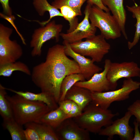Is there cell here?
<instances>
[{
	"label": "cell",
	"instance_id": "cell-1",
	"mask_svg": "<svg viewBox=\"0 0 140 140\" xmlns=\"http://www.w3.org/2000/svg\"><path fill=\"white\" fill-rule=\"evenodd\" d=\"M80 72L77 63L66 54L64 45L57 44L49 48L45 61L33 67L31 76L32 81L41 92L52 96L58 104L64 79Z\"/></svg>",
	"mask_w": 140,
	"mask_h": 140
},
{
	"label": "cell",
	"instance_id": "cell-2",
	"mask_svg": "<svg viewBox=\"0 0 140 140\" xmlns=\"http://www.w3.org/2000/svg\"><path fill=\"white\" fill-rule=\"evenodd\" d=\"M6 97L11 105L14 118L23 126L31 122H37L52 110L44 103L26 99L18 94Z\"/></svg>",
	"mask_w": 140,
	"mask_h": 140
},
{
	"label": "cell",
	"instance_id": "cell-3",
	"mask_svg": "<svg viewBox=\"0 0 140 140\" xmlns=\"http://www.w3.org/2000/svg\"><path fill=\"white\" fill-rule=\"evenodd\" d=\"M117 114H114L108 109H104L92 102L79 116L73 118L79 125L89 132L98 134L103 127L112 123L113 118Z\"/></svg>",
	"mask_w": 140,
	"mask_h": 140
},
{
	"label": "cell",
	"instance_id": "cell-4",
	"mask_svg": "<svg viewBox=\"0 0 140 140\" xmlns=\"http://www.w3.org/2000/svg\"><path fill=\"white\" fill-rule=\"evenodd\" d=\"M101 34L95 35L81 40L70 44L72 49L83 56L89 57L94 62H99L109 52L110 44Z\"/></svg>",
	"mask_w": 140,
	"mask_h": 140
},
{
	"label": "cell",
	"instance_id": "cell-5",
	"mask_svg": "<svg viewBox=\"0 0 140 140\" xmlns=\"http://www.w3.org/2000/svg\"><path fill=\"white\" fill-rule=\"evenodd\" d=\"M89 19L93 26L99 29L100 34L106 39H114L121 37L122 32L119 25L109 12L104 11L93 5L90 9Z\"/></svg>",
	"mask_w": 140,
	"mask_h": 140
},
{
	"label": "cell",
	"instance_id": "cell-6",
	"mask_svg": "<svg viewBox=\"0 0 140 140\" xmlns=\"http://www.w3.org/2000/svg\"><path fill=\"white\" fill-rule=\"evenodd\" d=\"M140 87V82L131 78H127L124 80L121 87L118 89L103 92H91L92 102L103 108L108 109L113 102L128 99L131 93Z\"/></svg>",
	"mask_w": 140,
	"mask_h": 140
},
{
	"label": "cell",
	"instance_id": "cell-7",
	"mask_svg": "<svg viewBox=\"0 0 140 140\" xmlns=\"http://www.w3.org/2000/svg\"><path fill=\"white\" fill-rule=\"evenodd\" d=\"M13 31L0 24V66L17 61L23 54L21 46L16 40L10 39Z\"/></svg>",
	"mask_w": 140,
	"mask_h": 140
},
{
	"label": "cell",
	"instance_id": "cell-8",
	"mask_svg": "<svg viewBox=\"0 0 140 140\" xmlns=\"http://www.w3.org/2000/svg\"><path fill=\"white\" fill-rule=\"evenodd\" d=\"M63 27L61 24H57L55 21H50L45 26L36 29L31 36L30 46L32 48L31 52L32 56H40L44 44L51 39H55L57 42Z\"/></svg>",
	"mask_w": 140,
	"mask_h": 140
},
{
	"label": "cell",
	"instance_id": "cell-9",
	"mask_svg": "<svg viewBox=\"0 0 140 140\" xmlns=\"http://www.w3.org/2000/svg\"><path fill=\"white\" fill-rule=\"evenodd\" d=\"M107 78L111 85V90H115L120 79L140 77V68L133 61L121 63L111 62L108 70Z\"/></svg>",
	"mask_w": 140,
	"mask_h": 140
},
{
	"label": "cell",
	"instance_id": "cell-10",
	"mask_svg": "<svg viewBox=\"0 0 140 140\" xmlns=\"http://www.w3.org/2000/svg\"><path fill=\"white\" fill-rule=\"evenodd\" d=\"M132 116L128 111L122 118H118L110 125L102 129L98 134L100 135L107 136L108 139L111 140L115 135L119 136L123 140H132L134 129L129 125L130 119Z\"/></svg>",
	"mask_w": 140,
	"mask_h": 140
},
{
	"label": "cell",
	"instance_id": "cell-11",
	"mask_svg": "<svg viewBox=\"0 0 140 140\" xmlns=\"http://www.w3.org/2000/svg\"><path fill=\"white\" fill-rule=\"evenodd\" d=\"M93 5L88 0L84 12V18L83 20L79 23L75 30L70 33H60V36L64 40L70 44L95 35L96 27L90 23L89 21V11Z\"/></svg>",
	"mask_w": 140,
	"mask_h": 140
},
{
	"label": "cell",
	"instance_id": "cell-12",
	"mask_svg": "<svg viewBox=\"0 0 140 140\" xmlns=\"http://www.w3.org/2000/svg\"><path fill=\"white\" fill-rule=\"evenodd\" d=\"M54 130L59 140L90 139L89 132L80 127L73 118L64 121Z\"/></svg>",
	"mask_w": 140,
	"mask_h": 140
},
{
	"label": "cell",
	"instance_id": "cell-13",
	"mask_svg": "<svg viewBox=\"0 0 140 140\" xmlns=\"http://www.w3.org/2000/svg\"><path fill=\"white\" fill-rule=\"evenodd\" d=\"M111 62L109 59H106L102 72L95 74L88 80L78 82L74 85L87 89L91 92H103L111 90L110 84L107 76Z\"/></svg>",
	"mask_w": 140,
	"mask_h": 140
},
{
	"label": "cell",
	"instance_id": "cell-14",
	"mask_svg": "<svg viewBox=\"0 0 140 140\" xmlns=\"http://www.w3.org/2000/svg\"><path fill=\"white\" fill-rule=\"evenodd\" d=\"M63 44L66 54L73 58L77 63L80 68V73L86 80H89L94 74L102 70L101 68L95 64L91 59L87 58L74 51L72 48L70 44L67 41L64 40Z\"/></svg>",
	"mask_w": 140,
	"mask_h": 140
},
{
	"label": "cell",
	"instance_id": "cell-15",
	"mask_svg": "<svg viewBox=\"0 0 140 140\" xmlns=\"http://www.w3.org/2000/svg\"><path fill=\"white\" fill-rule=\"evenodd\" d=\"M64 100L74 102L83 111L92 101L91 92L87 89L74 85L67 92Z\"/></svg>",
	"mask_w": 140,
	"mask_h": 140
},
{
	"label": "cell",
	"instance_id": "cell-16",
	"mask_svg": "<svg viewBox=\"0 0 140 140\" xmlns=\"http://www.w3.org/2000/svg\"><path fill=\"white\" fill-rule=\"evenodd\" d=\"M103 4L108 6L120 26L121 32L125 39L128 37L125 29L126 14L123 5V0H102Z\"/></svg>",
	"mask_w": 140,
	"mask_h": 140
},
{
	"label": "cell",
	"instance_id": "cell-17",
	"mask_svg": "<svg viewBox=\"0 0 140 140\" xmlns=\"http://www.w3.org/2000/svg\"><path fill=\"white\" fill-rule=\"evenodd\" d=\"M6 90L18 94L29 100L43 102L46 104L52 110L55 109L58 107V104L54 98L48 94L42 92L35 93L28 91H17L13 89L6 88Z\"/></svg>",
	"mask_w": 140,
	"mask_h": 140
},
{
	"label": "cell",
	"instance_id": "cell-18",
	"mask_svg": "<svg viewBox=\"0 0 140 140\" xmlns=\"http://www.w3.org/2000/svg\"><path fill=\"white\" fill-rule=\"evenodd\" d=\"M32 4L35 10L40 16H43L46 11L49 13L50 17L47 20L42 22L36 21L41 26L45 25L50 22L53 18L55 17H63V15L58 9L49 4L47 0H33Z\"/></svg>",
	"mask_w": 140,
	"mask_h": 140
},
{
	"label": "cell",
	"instance_id": "cell-19",
	"mask_svg": "<svg viewBox=\"0 0 140 140\" xmlns=\"http://www.w3.org/2000/svg\"><path fill=\"white\" fill-rule=\"evenodd\" d=\"M68 118L67 115L58 107L45 114L36 122L47 125L54 130L64 121Z\"/></svg>",
	"mask_w": 140,
	"mask_h": 140
},
{
	"label": "cell",
	"instance_id": "cell-20",
	"mask_svg": "<svg viewBox=\"0 0 140 140\" xmlns=\"http://www.w3.org/2000/svg\"><path fill=\"white\" fill-rule=\"evenodd\" d=\"M25 128H30L35 130L40 140H59L54 130L45 124L31 122L24 125Z\"/></svg>",
	"mask_w": 140,
	"mask_h": 140
},
{
	"label": "cell",
	"instance_id": "cell-21",
	"mask_svg": "<svg viewBox=\"0 0 140 140\" xmlns=\"http://www.w3.org/2000/svg\"><path fill=\"white\" fill-rule=\"evenodd\" d=\"M15 71L21 72L26 74L31 75V72L28 66L20 61H16L0 66V75L9 77Z\"/></svg>",
	"mask_w": 140,
	"mask_h": 140
},
{
	"label": "cell",
	"instance_id": "cell-22",
	"mask_svg": "<svg viewBox=\"0 0 140 140\" xmlns=\"http://www.w3.org/2000/svg\"><path fill=\"white\" fill-rule=\"evenodd\" d=\"M6 88L0 84V114L3 121L14 119L10 104L6 97Z\"/></svg>",
	"mask_w": 140,
	"mask_h": 140
},
{
	"label": "cell",
	"instance_id": "cell-23",
	"mask_svg": "<svg viewBox=\"0 0 140 140\" xmlns=\"http://www.w3.org/2000/svg\"><path fill=\"white\" fill-rule=\"evenodd\" d=\"M86 79L80 73L72 74L66 76L62 82L60 87V96L59 102L64 100L67 91L77 82ZM59 103V102H58Z\"/></svg>",
	"mask_w": 140,
	"mask_h": 140
},
{
	"label": "cell",
	"instance_id": "cell-24",
	"mask_svg": "<svg viewBox=\"0 0 140 140\" xmlns=\"http://www.w3.org/2000/svg\"><path fill=\"white\" fill-rule=\"evenodd\" d=\"M3 125L10 134L12 140H26L22 126L17 122L14 119L3 121Z\"/></svg>",
	"mask_w": 140,
	"mask_h": 140
},
{
	"label": "cell",
	"instance_id": "cell-25",
	"mask_svg": "<svg viewBox=\"0 0 140 140\" xmlns=\"http://www.w3.org/2000/svg\"><path fill=\"white\" fill-rule=\"evenodd\" d=\"M127 10L131 12L132 17L136 19V23L135 25L136 27V31L133 41H129L128 46L129 49H130L138 43L140 37V6H138L136 3L131 6H127Z\"/></svg>",
	"mask_w": 140,
	"mask_h": 140
},
{
	"label": "cell",
	"instance_id": "cell-26",
	"mask_svg": "<svg viewBox=\"0 0 140 140\" xmlns=\"http://www.w3.org/2000/svg\"><path fill=\"white\" fill-rule=\"evenodd\" d=\"M60 9L63 17L69 23V27L67 30V33L73 31L79 24L78 19L77 17L78 16L77 14L71 8L67 6H63Z\"/></svg>",
	"mask_w": 140,
	"mask_h": 140
},
{
	"label": "cell",
	"instance_id": "cell-27",
	"mask_svg": "<svg viewBox=\"0 0 140 140\" xmlns=\"http://www.w3.org/2000/svg\"><path fill=\"white\" fill-rule=\"evenodd\" d=\"M59 107L69 118H74L80 115L82 111L79 106L73 101L64 100L58 103Z\"/></svg>",
	"mask_w": 140,
	"mask_h": 140
},
{
	"label": "cell",
	"instance_id": "cell-28",
	"mask_svg": "<svg viewBox=\"0 0 140 140\" xmlns=\"http://www.w3.org/2000/svg\"><path fill=\"white\" fill-rule=\"evenodd\" d=\"M87 0H53L51 5L58 9L64 6H68L73 9L78 16H81L82 6Z\"/></svg>",
	"mask_w": 140,
	"mask_h": 140
},
{
	"label": "cell",
	"instance_id": "cell-29",
	"mask_svg": "<svg viewBox=\"0 0 140 140\" xmlns=\"http://www.w3.org/2000/svg\"><path fill=\"white\" fill-rule=\"evenodd\" d=\"M127 109L136 117L140 128V100H136L128 107Z\"/></svg>",
	"mask_w": 140,
	"mask_h": 140
},
{
	"label": "cell",
	"instance_id": "cell-30",
	"mask_svg": "<svg viewBox=\"0 0 140 140\" xmlns=\"http://www.w3.org/2000/svg\"><path fill=\"white\" fill-rule=\"evenodd\" d=\"M24 131L26 140H40L38 134L34 129L26 128Z\"/></svg>",
	"mask_w": 140,
	"mask_h": 140
},
{
	"label": "cell",
	"instance_id": "cell-31",
	"mask_svg": "<svg viewBox=\"0 0 140 140\" xmlns=\"http://www.w3.org/2000/svg\"><path fill=\"white\" fill-rule=\"evenodd\" d=\"M9 0H0L3 12L4 14L8 16H11L12 15V9L9 4Z\"/></svg>",
	"mask_w": 140,
	"mask_h": 140
},
{
	"label": "cell",
	"instance_id": "cell-32",
	"mask_svg": "<svg viewBox=\"0 0 140 140\" xmlns=\"http://www.w3.org/2000/svg\"><path fill=\"white\" fill-rule=\"evenodd\" d=\"M93 5H96L105 11L109 12L110 10L103 4L102 0H88Z\"/></svg>",
	"mask_w": 140,
	"mask_h": 140
},
{
	"label": "cell",
	"instance_id": "cell-33",
	"mask_svg": "<svg viewBox=\"0 0 140 140\" xmlns=\"http://www.w3.org/2000/svg\"><path fill=\"white\" fill-rule=\"evenodd\" d=\"M133 124L134 126L135 134L132 140H140V132L138 123L135 120Z\"/></svg>",
	"mask_w": 140,
	"mask_h": 140
}]
</instances>
